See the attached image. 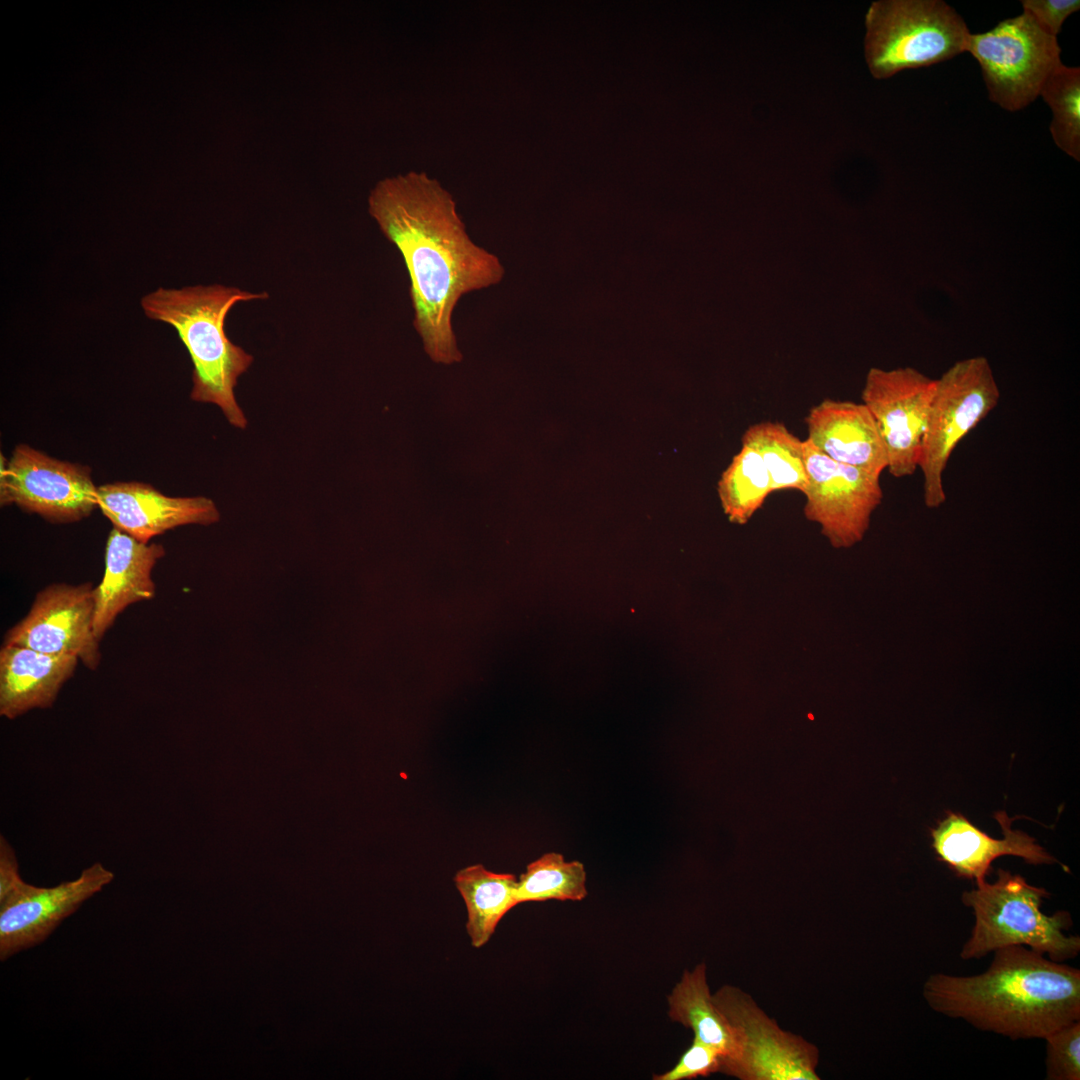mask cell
<instances>
[{
  "instance_id": "4316f807",
  "label": "cell",
  "mask_w": 1080,
  "mask_h": 1080,
  "mask_svg": "<svg viewBox=\"0 0 1080 1080\" xmlns=\"http://www.w3.org/2000/svg\"><path fill=\"white\" fill-rule=\"evenodd\" d=\"M1023 11L1048 34L1057 37L1064 21L1080 8L1079 0H1022Z\"/></svg>"
},
{
  "instance_id": "83f0119b",
  "label": "cell",
  "mask_w": 1080,
  "mask_h": 1080,
  "mask_svg": "<svg viewBox=\"0 0 1080 1080\" xmlns=\"http://www.w3.org/2000/svg\"><path fill=\"white\" fill-rule=\"evenodd\" d=\"M19 872L14 849L0 836V907L12 900L26 885Z\"/></svg>"
},
{
  "instance_id": "e0dca14e",
  "label": "cell",
  "mask_w": 1080,
  "mask_h": 1080,
  "mask_svg": "<svg viewBox=\"0 0 1080 1080\" xmlns=\"http://www.w3.org/2000/svg\"><path fill=\"white\" fill-rule=\"evenodd\" d=\"M806 438L830 459L880 476L887 454L878 426L863 404L825 399L805 418Z\"/></svg>"
},
{
  "instance_id": "7c38bea8",
  "label": "cell",
  "mask_w": 1080,
  "mask_h": 1080,
  "mask_svg": "<svg viewBox=\"0 0 1080 1080\" xmlns=\"http://www.w3.org/2000/svg\"><path fill=\"white\" fill-rule=\"evenodd\" d=\"M95 606L91 582L49 584L36 594L28 613L6 632L3 645L75 656L96 670L102 655L94 634Z\"/></svg>"
},
{
  "instance_id": "d4e9b609",
  "label": "cell",
  "mask_w": 1080,
  "mask_h": 1080,
  "mask_svg": "<svg viewBox=\"0 0 1080 1080\" xmlns=\"http://www.w3.org/2000/svg\"><path fill=\"white\" fill-rule=\"evenodd\" d=\"M1043 1040L1046 1042V1079H1080V1020L1067 1024Z\"/></svg>"
},
{
  "instance_id": "5b68a950",
  "label": "cell",
  "mask_w": 1080,
  "mask_h": 1080,
  "mask_svg": "<svg viewBox=\"0 0 1080 1080\" xmlns=\"http://www.w3.org/2000/svg\"><path fill=\"white\" fill-rule=\"evenodd\" d=\"M865 59L872 76L886 79L966 52L964 19L941 0H880L865 15Z\"/></svg>"
},
{
  "instance_id": "cb8c5ba5",
  "label": "cell",
  "mask_w": 1080,
  "mask_h": 1080,
  "mask_svg": "<svg viewBox=\"0 0 1080 1080\" xmlns=\"http://www.w3.org/2000/svg\"><path fill=\"white\" fill-rule=\"evenodd\" d=\"M1052 112L1051 136L1059 149L1080 160V69L1061 63L1040 95Z\"/></svg>"
},
{
  "instance_id": "484cf974",
  "label": "cell",
  "mask_w": 1080,
  "mask_h": 1080,
  "mask_svg": "<svg viewBox=\"0 0 1080 1080\" xmlns=\"http://www.w3.org/2000/svg\"><path fill=\"white\" fill-rule=\"evenodd\" d=\"M722 1054L712 1046L704 1044L696 1038L689 1048L681 1055L676 1065L661 1075H655V1080H689L697 1077H707L720 1072Z\"/></svg>"
},
{
  "instance_id": "5bb4252c",
  "label": "cell",
  "mask_w": 1080,
  "mask_h": 1080,
  "mask_svg": "<svg viewBox=\"0 0 1080 1080\" xmlns=\"http://www.w3.org/2000/svg\"><path fill=\"white\" fill-rule=\"evenodd\" d=\"M98 507L114 527L143 543L182 525H210L220 519L207 497H171L141 482L99 486Z\"/></svg>"
},
{
  "instance_id": "ba28073f",
  "label": "cell",
  "mask_w": 1080,
  "mask_h": 1080,
  "mask_svg": "<svg viewBox=\"0 0 1080 1080\" xmlns=\"http://www.w3.org/2000/svg\"><path fill=\"white\" fill-rule=\"evenodd\" d=\"M978 62L989 99L1008 111L1031 104L1062 63L1057 37L1026 12L970 34L967 50Z\"/></svg>"
},
{
  "instance_id": "603a6c76",
  "label": "cell",
  "mask_w": 1080,
  "mask_h": 1080,
  "mask_svg": "<svg viewBox=\"0 0 1080 1080\" xmlns=\"http://www.w3.org/2000/svg\"><path fill=\"white\" fill-rule=\"evenodd\" d=\"M587 895L586 872L579 861H565L549 852L527 865L517 880L516 899L524 902L547 900L580 901Z\"/></svg>"
},
{
  "instance_id": "9a60e30c",
  "label": "cell",
  "mask_w": 1080,
  "mask_h": 1080,
  "mask_svg": "<svg viewBox=\"0 0 1080 1080\" xmlns=\"http://www.w3.org/2000/svg\"><path fill=\"white\" fill-rule=\"evenodd\" d=\"M995 818L1003 830L1002 839L990 837L965 816L948 812L931 829L932 847L938 859L957 876L973 879L976 885L986 881L992 862L1000 856H1017L1035 865L1058 863L1034 838L1013 830L1010 827L1013 819L1004 811L995 813Z\"/></svg>"
},
{
  "instance_id": "ffe728a7",
  "label": "cell",
  "mask_w": 1080,
  "mask_h": 1080,
  "mask_svg": "<svg viewBox=\"0 0 1080 1080\" xmlns=\"http://www.w3.org/2000/svg\"><path fill=\"white\" fill-rule=\"evenodd\" d=\"M706 970V965L701 963L683 973L668 996V1014L672 1021L690 1028L694 1038L717 1049L723 1062L733 1056L735 1044L725 1018L713 1001Z\"/></svg>"
},
{
  "instance_id": "3957f363",
  "label": "cell",
  "mask_w": 1080,
  "mask_h": 1080,
  "mask_svg": "<svg viewBox=\"0 0 1080 1080\" xmlns=\"http://www.w3.org/2000/svg\"><path fill=\"white\" fill-rule=\"evenodd\" d=\"M266 292H249L221 284L158 288L141 299L145 315L172 326L193 364L190 398L218 406L227 421L240 429L247 419L235 387L253 363V356L226 335L225 319L240 302L265 300Z\"/></svg>"
},
{
  "instance_id": "7402d4cb",
  "label": "cell",
  "mask_w": 1080,
  "mask_h": 1080,
  "mask_svg": "<svg viewBox=\"0 0 1080 1080\" xmlns=\"http://www.w3.org/2000/svg\"><path fill=\"white\" fill-rule=\"evenodd\" d=\"M770 493L771 479L762 458L753 448L742 444L718 482L725 514L731 522L745 524Z\"/></svg>"
},
{
  "instance_id": "30bf717a",
  "label": "cell",
  "mask_w": 1080,
  "mask_h": 1080,
  "mask_svg": "<svg viewBox=\"0 0 1080 1080\" xmlns=\"http://www.w3.org/2000/svg\"><path fill=\"white\" fill-rule=\"evenodd\" d=\"M935 386L936 379L912 367H873L866 375L862 403L878 426L887 470L895 478L910 476L918 469Z\"/></svg>"
},
{
  "instance_id": "6da1fadb",
  "label": "cell",
  "mask_w": 1080,
  "mask_h": 1080,
  "mask_svg": "<svg viewBox=\"0 0 1080 1080\" xmlns=\"http://www.w3.org/2000/svg\"><path fill=\"white\" fill-rule=\"evenodd\" d=\"M368 212L404 260L413 326L426 353L438 363L460 361L454 309L465 294L501 282L500 260L472 241L453 196L425 172L380 180L369 194Z\"/></svg>"
},
{
  "instance_id": "ac0fdd59",
  "label": "cell",
  "mask_w": 1080,
  "mask_h": 1080,
  "mask_svg": "<svg viewBox=\"0 0 1080 1080\" xmlns=\"http://www.w3.org/2000/svg\"><path fill=\"white\" fill-rule=\"evenodd\" d=\"M79 659L51 655L27 647L0 649V715L16 719L34 709L53 706Z\"/></svg>"
},
{
  "instance_id": "d6986e66",
  "label": "cell",
  "mask_w": 1080,
  "mask_h": 1080,
  "mask_svg": "<svg viewBox=\"0 0 1080 1080\" xmlns=\"http://www.w3.org/2000/svg\"><path fill=\"white\" fill-rule=\"evenodd\" d=\"M454 883L466 905L470 943L481 948L505 914L518 905L517 879L513 874L495 873L475 864L460 869Z\"/></svg>"
},
{
  "instance_id": "7a4b0ae2",
  "label": "cell",
  "mask_w": 1080,
  "mask_h": 1080,
  "mask_svg": "<svg viewBox=\"0 0 1080 1080\" xmlns=\"http://www.w3.org/2000/svg\"><path fill=\"white\" fill-rule=\"evenodd\" d=\"M993 953L980 974L930 975L922 988L928 1006L1012 1040L1044 1039L1080 1020L1079 969L1022 945Z\"/></svg>"
},
{
  "instance_id": "277c9868",
  "label": "cell",
  "mask_w": 1080,
  "mask_h": 1080,
  "mask_svg": "<svg viewBox=\"0 0 1080 1080\" xmlns=\"http://www.w3.org/2000/svg\"><path fill=\"white\" fill-rule=\"evenodd\" d=\"M1049 893L1030 885L1022 876L999 869L994 883L977 884L965 891L962 902L972 909L975 922L960 951L963 960L980 959L1007 946L1022 945L1056 962L1076 958L1080 937L1067 935L1072 924L1068 912L1041 911Z\"/></svg>"
},
{
  "instance_id": "8992f818",
  "label": "cell",
  "mask_w": 1080,
  "mask_h": 1080,
  "mask_svg": "<svg viewBox=\"0 0 1080 1080\" xmlns=\"http://www.w3.org/2000/svg\"><path fill=\"white\" fill-rule=\"evenodd\" d=\"M999 398L993 371L983 356L960 360L936 379L918 464L928 508L945 502L943 473L951 454L997 406Z\"/></svg>"
},
{
  "instance_id": "44dd1931",
  "label": "cell",
  "mask_w": 1080,
  "mask_h": 1080,
  "mask_svg": "<svg viewBox=\"0 0 1080 1080\" xmlns=\"http://www.w3.org/2000/svg\"><path fill=\"white\" fill-rule=\"evenodd\" d=\"M742 444L753 448L762 458L772 492L795 489L803 493L807 484L803 441L780 422H759L747 428Z\"/></svg>"
},
{
  "instance_id": "9c48e42d",
  "label": "cell",
  "mask_w": 1080,
  "mask_h": 1080,
  "mask_svg": "<svg viewBox=\"0 0 1080 1080\" xmlns=\"http://www.w3.org/2000/svg\"><path fill=\"white\" fill-rule=\"evenodd\" d=\"M0 503L15 504L52 523H71L98 507V487L89 467L20 444L9 461L1 456Z\"/></svg>"
},
{
  "instance_id": "2e32d148",
  "label": "cell",
  "mask_w": 1080,
  "mask_h": 1080,
  "mask_svg": "<svg viewBox=\"0 0 1080 1080\" xmlns=\"http://www.w3.org/2000/svg\"><path fill=\"white\" fill-rule=\"evenodd\" d=\"M164 555L162 545L140 542L113 527L106 543L104 575L95 586L94 634L99 641L129 605L154 597L152 570Z\"/></svg>"
},
{
  "instance_id": "52a82bcc",
  "label": "cell",
  "mask_w": 1080,
  "mask_h": 1080,
  "mask_svg": "<svg viewBox=\"0 0 1080 1080\" xmlns=\"http://www.w3.org/2000/svg\"><path fill=\"white\" fill-rule=\"evenodd\" d=\"M713 1001L732 1033L735 1052L720 1072L740 1080H819V1049L782 1029L746 992L724 985Z\"/></svg>"
},
{
  "instance_id": "8fae6325",
  "label": "cell",
  "mask_w": 1080,
  "mask_h": 1080,
  "mask_svg": "<svg viewBox=\"0 0 1080 1080\" xmlns=\"http://www.w3.org/2000/svg\"><path fill=\"white\" fill-rule=\"evenodd\" d=\"M807 484L804 513L834 547L859 542L883 498L880 476L838 463L803 440Z\"/></svg>"
},
{
  "instance_id": "4fadbf2b",
  "label": "cell",
  "mask_w": 1080,
  "mask_h": 1080,
  "mask_svg": "<svg viewBox=\"0 0 1080 1080\" xmlns=\"http://www.w3.org/2000/svg\"><path fill=\"white\" fill-rule=\"evenodd\" d=\"M113 879L111 870L95 862L76 879L53 887L26 883L12 900L0 907L1 961L45 941L64 919Z\"/></svg>"
}]
</instances>
